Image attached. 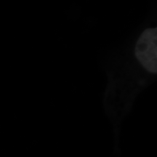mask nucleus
I'll use <instances>...</instances> for the list:
<instances>
[{
    "label": "nucleus",
    "instance_id": "nucleus-1",
    "mask_svg": "<svg viewBox=\"0 0 157 157\" xmlns=\"http://www.w3.org/2000/svg\"><path fill=\"white\" fill-rule=\"evenodd\" d=\"M135 56L145 69L157 73V29H146L140 34L135 46Z\"/></svg>",
    "mask_w": 157,
    "mask_h": 157
}]
</instances>
